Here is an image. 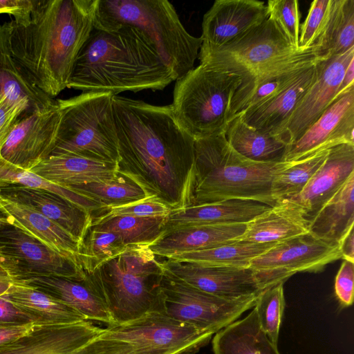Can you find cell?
I'll return each mask as SVG.
<instances>
[{
  "label": "cell",
  "instance_id": "1",
  "mask_svg": "<svg viewBox=\"0 0 354 354\" xmlns=\"http://www.w3.org/2000/svg\"><path fill=\"white\" fill-rule=\"evenodd\" d=\"M99 0H33L26 26L10 21L13 57L53 98L68 87L76 59L95 27Z\"/></svg>",
  "mask_w": 354,
  "mask_h": 354
},
{
  "label": "cell",
  "instance_id": "2",
  "mask_svg": "<svg viewBox=\"0 0 354 354\" xmlns=\"http://www.w3.org/2000/svg\"><path fill=\"white\" fill-rule=\"evenodd\" d=\"M174 81L152 44L137 28L94 27L76 59L67 88L117 95L163 90Z\"/></svg>",
  "mask_w": 354,
  "mask_h": 354
},
{
  "label": "cell",
  "instance_id": "3",
  "mask_svg": "<svg viewBox=\"0 0 354 354\" xmlns=\"http://www.w3.org/2000/svg\"><path fill=\"white\" fill-rule=\"evenodd\" d=\"M113 110L120 161L142 167L166 194L177 193L178 160H192L194 139L177 122L170 105L115 95Z\"/></svg>",
  "mask_w": 354,
  "mask_h": 354
},
{
  "label": "cell",
  "instance_id": "4",
  "mask_svg": "<svg viewBox=\"0 0 354 354\" xmlns=\"http://www.w3.org/2000/svg\"><path fill=\"white\" fill-rule=\"evenodd\" d=\"M292 162L251 160L230 145L225 133L194 140L180 207L232 199L250 200L273 207L279 204L272 194L273 178Z\"/></svg>",
  "mask_w": 354,
  "mask_h": 354
},
{
  "label": "cell",
  "instance_id": "5",
  "mask_svg": "<svg viewBox=\"0 0 354 354\" xmlns=\"http://www.w3.org/2000/svg\"><path fill=\"white\" fill-rule=\"evenodd\" d=\"M137 28L152 44L175 81L194 68L202 39L189 34L166 0H99L95 28Z\"/></svg>",
  "mask_w": 354,
  "mask_h": 354
},
{
  "label": "cell",
  "instance_id": "6",
  "mask_svg": "<svg viewBox=\"0 0 354 354\" xmlns=\"http://www.w3.org/2000/svg\"><path fill=\"white\" fill-rule=\"evenodd\" d=\"M103 266L104 274L94 279L87 277V281L106 306L114 325L158 310L160 283L150 281L162 277L163 267L149 245L129 247Z\"/></svg>",
  "mask_w": 354,
  "mask_h": 354
},
{
  "label": "cell",
  "instance_id": "7",
  "mask_svg": "<svg viewBox=\"0 0 354 354\" xmlns=\"http://www.w3.org/2000/svg\"><path fill=\"white\" fill-rule=\"evenodd\" d=\"M241 77L200 64L176 80L170 104L179 125L194 140L225 132Z\"/></svg>",
  "mask_w": 354,
  "mask_h": 354
},
{
  "label": "cell",
  "instance_id": "8",
  "mask_svg": "<svg viewBox=\"0 0 354 354\" xmlns=\"http://www.w3.org/2000/svg\"><path fill=\"white\" fill-rule=\"evenodd\" d=\"M114 95L110 91H88L57 100L62 117L51 156L75 154L120 163Z\"/></svg>",
  "mask_w": 354,
  "mask_h": 354
},
{
  "label": "cell",
  "instance_id": "9",
  "mask_svg": "<svg viewBox=\"0 0 354 354\" xmlns=\"http://www.w3.org/2000/svg\"><path fill=\"white\" fill-rule=\"evenodd\" d=\"M158 297V310L213 334L253 308L257 298L236 301L220 298L186 283L164 268Z\"/></svg>",
  "mask_w": 354,
  "mask_h": 354
},
{
  "label": "cell",
  "instance_id": "10",
  "mask_svg": "<svg viewBox=\"0 0 354 354\" xmlns=\"http://www.w3.org/2000/svg\"><path fill=\"white\" fill-rule=\"evenodd\" d=\"M213 335L156 310L132 321L108 326L101 336L126 342L145 354H194Z\"/></svg>",
  "mask_w": 354,
  "mask_h": 354
},
{
  "label": "cell",
  "instance_id": "11",
  "mask_svg": "<svg viewBox=\"0 0 354 354\" xmlns=\"http://www.w3.org/2000/svg\"><path fill=\"white\" fill-rule=\"evenodd\" d=\"M299 49L288 41L276 23L268 17L219 48L199 51L198 58L200 64L234 73L243 80L276 59Z\"/></svg>",
  "mask_w": 354,
  "mask_h": 354
},
{
  "label": "cell",
  "instance_id": "12",
  "mask_svg": "<svg viewBox=\"0 0 354 354\" xmlns=\"http://www.w3.org/2000/svg\"><path fill=\"white\" fill-rule=\"evenodd\" d=\"M0 264L12 279L57 277L82 281L87 279L76 261L11 223L0 227Z\"/></svg>",
  "mask_w": 354,
  "mask_h": 354
},
{
  "label": "cell",
  "instance_id": "13",
  "mask_svg": "<svg viewBox=\"0 0 354 354\" xmlns=\"http://www.w3.org/2000/svg\"><path fill=\"white\" fill-rule=\"evenodd\" d=\"M342 259L338 243L318 239L310 232L277 243L249 265L266 288L284 283L297 272H317Z\"/></svg>",
  "mask_w": 354,
  "mask_h": 354
},
{
  "label": "cell",
  "instance_id": "14",
  "mask_svg": "<svg viewBox=\"0 0 354 354\" xmlns=\"http://www.w3.org/2000/svg\"><path fill=\"white\" fill-rule=\"evenodd\" d=\"M320 55L314 46L281 57L241 81L231 102L230 122L238 115L261 105L285 89ZM230 123V122H229Z\"/></svg>",
  "mask_w": 354,
  "mask_h": 354
},
{
  "label": "cell",
  "instance_id": "15",
  "mask_svg": "<svg viewBox=\"0 0 354 354\" xmlns=\"http://www.w3.org/2000/svg\"><path fill=\"white\" fill-rule=\"evenodd\" d=\"M61 117L56 101L50 108L20 120L2 149V158L17 167L30 171L54 151Z\"/></svg>",
  "mask_w": 354,
  "mask_h": 354
},
{
  "label": "cell",
  "instance_id": "16",
  "mask_svg": "<svg viewBox=\"0 0 354 354\" xmlns=\"http://www.w3.org/2000/svg\"><path fill=\"white\" fill-rule=\"evenodd\" d=\"M354 58V48L315 64V78L290 118L284 140L288 146L297 140L336 100L345 71Z\"/></svg>",
  "mask_w": 354,
  "mask_h": 354
},
{
  "label": "cell",
  "instance_id": "17",
  "mask_svg": "<svg viewBox=\"0 0 354 354\" xmlns=\"http://www.w3.org/2000/svg\"><path fill=\"white\" fill-rule=\"evenodd\" d=\"M162 267L186 283L227 300L257 298L267 288L249 268L206 266L169 260Z\"/></svg>",
  "mask_w": 354,
  "mask_h": 354
},
{
  "label": "cell",
  "instance_id": "18",
  "mask_svg": "<svg viewBox=\"0 0 354 354\" xmlns=\"http://www.w3.org/2000/svg\"><path fill=\"white\" fill-rule=\"evenodd\" d=\"M346 143L354 145V86L337 97L297 140L288 146L283 162L298 161Z\"/></svg>",
  "mask_w": 354,
  "mask_h": 354
},
{
  "label": "cell",
  "instance_id": "19",
  "mask_svg": "<svg viewBox=\"0 0 354 354\" xmlns=\"http://www.w3.org/2000/svg\"><path fill=\"white\" fill-rule=\"evenodd\" d=\"M268 18L264 1L216 0L202 22L199 51L219 48L259 26Z\"/></svg>",
  "mask_w": 354,
  "mask_h": 354
},
{
  "label": "cell",
  "instance_id": "20",
  "mask_svg": "<svg viewBox=\"0 0 354 354\" xmlns=\"http://www.w3.org/2000/svg\"><path fill=\"white\" fill-rule=\"evenodd\" d=\"M104 328L84 320L71 324L37 326L0 346V354H72L99 337Z\"/></svg>",
  "mask_w": 354,
  "mask_h": 354
},
{
  "label": "cell",
  "instance_id": "21",
  "mask_svg": "<svg viewBox=\"0 0 354 354\" xmlns=\"http://www.w3.org/2000/svg\"><path fill=\"white\" fill-rule=\"evenodd\" d=\"M0 196L41 213L82 244L91 228V213L54 192L17 184L0 183Z\"/></svg>",
  "mask_w": 354,
  "mask_h": 354
},
{
  "label": "cell",
  "instance_id": "22",
  "mask_svg": "<svg viewBox=\"0 0 354 354\" xmlns=\"http://www.w3.org/2000/svg\"><path fill=\"white\" fill-rule=\"evenodd\" d=\"M353 174L354 145L333 147L304 189L288 200L302 208L309 222Z\"/></svg>",
  "mask_w": 354,
  "mask_h": 354
},
{
  "label": "cell",
  "instance_id": "23",
  "mask_svg": "<svg viewBox=\"0 0 354 354\" xmlns=\"http://www.w3.org/2000/svg\"><path fill=\"white\" fill-rule=\"evenodd\" d=\"M10 24L0 25V102L6 100L20 108L24 118L56 104L37 87L13 57L10 42Z\"/></svg>",
  "mask_w": 354,
  "mask_h": 354
},
{
  "label": "cell",
  "instance_id": "24",
  "mask_svg": "<svg viewBox=\"0 0 354 354\" xmlns=\"http://www.w3.org/2000/svg\"><path fill=\"white\" fill-rule=\"evenodd\" d=\"M316 63L303 70L277 95L261 105L238 115L257 131L277 137L285 142L287 123L315 78Z\"/></svg>",
  "mask_w": 354,
  "mask_h": 354
},
{
  "label": "cell",
  "instance_id": "25",
  "mask_svg": "<svg viewBox=\"0 0 354 354\" xmlns=\"http://www.w3.org/2000/svg\"><path fill=\"white\" fill-rule=\"evenodd\" d=\"M271 207L257 201L232 199L171 208L163 234L180 228L204 225L247 223Z\"/></svg>",
  "mask_w": 354,
  "mask_h": 354
},
{
  "label": "cell",
  "instance_id": "26",
  "mask_svg": "<svg viewBox=\"0 0 354 354\" xmlns=\"http://www.w3.org/2000/svg\"><path fill=\"white\" fill-rule=\"evenodd\" d=\"M30 171L57 185L70 188L116 178L120 173L118 162L75 155H52Z\"/></svg>",
  "mask_w": 354,
  "mask_h": 354
},
{
  "label": "cell",
  "instance_id": "27",
  "mask_svg": "<svg viewBox=\"0 0 354 354\" xmlns=\"http://www.w3.org/2000/svg\"><path fill=\"white\" fill-rule=\"evenodd\" d=\"M309 222L302 208L286 200L271 207L246 223L236 240L256 243H279L309 233Z\"/></svg>",
  "mask_w": 354,
  "mask_h": 354
},
{
  "label": "cell",
  "instance_id": "28",
  "mask_svg": "<svg viewBox=\"0 0 354 354\" xmlns=\"http://www.w3.org/2000/svg\"><path fill=\"white\" fill-rule=\"evenodd\" d=\"M0 209L9 216L11 224L72 259L83 268V244L53 221L27 206L1 196Z\"/></svg>",
  "mask_w": 354,
  "mask_h": 354
},
{
  "label": "cell",
  "instance_id": "29",
  "mask_svg": "<svg viewBox=\"0 0 354 354\" xmlns=\"http://www.w3.org/2000/svg\"><path fill=\"white\" fill-rule=\"evenodd\" d=\"M245 227L246 223H234L180 228L162 234L149 247L155 256L167 258L232 242L243 234Z\"/></svg>",
  "mask_w": 354,
  "mask_h": 354
},
{
  "label": "cell",
  "instance_id": "30",
  "mask_svg": "<svg viewBox=\"0 0 354 354\" xmlns=\"http://www.w3.org/2000/svg\"><path fill=\"white\" fill-rule=\"evenodd\" d=\"M14 281L34 287L77 310L86 320L113 326L106 306L95 290L85 281L57 277H28Z\"/></svg>",
  "mask_w": 354,
  "mask_h": 354
},
{
  "label": "cell",
  "instance_id": "31",
  "mask_svg": "<svg viewBox=\"0 0 354 354\" xmlns=\"http://www.w3.org/2000/svg\"><path fill=\"white\" fill-rule=\"evenodd\" d=\"M4 297L37 326L71 324L86 320L77 310L34 287L13 280Z\"/></svg>",
  "mask_w": 354,
  "mask_h": 354
},
{
  "label": "cell",
  "instance_id": "32",
  "mask_svg": "<svg viewBox=\"0 0 354 354\" xmlns=\"http://www.w3.org/2000/svg\"><path fill=\"white\" fill-rule=\"evenodd\" d=\"M212 348L214 354H280L261 328L254 308L216 333Z\"/></svg>",
  "mask_w": 354,
  "mask_h": 354
},
{
  "label": "cell",
  "instance_id": "33",
  "mask_svg": "<svg viewBox=\"0 0 354 354\" xmlns=\"http://www.w3.org/2000/svg\"><path fill=\"white\" fill-rule=\"evenodd\" d=\"M354 174L309 221L314 236L338 243L354 225Z\"/></svg>",
  "mask_w": 354,
  "mask_h": 354
},
{
  "label": "cell",
  "instance_id": "34",
  "mask_svg": "<svg viewBox=\"0 0 354 354\" xmlns=\"http://www.w3.org/2000/svg\"><path fill=\"white\" fill-rule=\"evenodd\" d=\"M225 136L230 145L237 153L256 162H283L288 147L282 140L250 127L240 115L230 122Z\"/></svg>",
  "mask_w": 354,
  "mask_h": 354
},
{
  "label": "cell",
  "instance_id": "35",
  "mask_svg": "<svg viewBox=\"0 0 354 354\" xmlns=\"http://www.w3.org/2000/svg\"><path fill=\"white\" fill-rule=\"evenodd\" d=\"M315 46L321 58L339 55L354 48V0H331L324 26Z\"/></svg>",
  "mask_w": 354,
  "mask_h": 354
},
{
  "label": "cell",
  "instance_id": "36",
  "mask_svg": "<svg viewBox=\"0 0 354 354\" xmlns=\"http://www.w3.org/2000/svg\"><path fill=\"white\" fill-rule=\"evenodd\" d=\"M277 243H256L235 240L212 248L177 254L169 261L206 266L249 268L250 261Z\"/></svg>",
  "mask_w": 354,
  "mask_h": 354
},
{
  "label": "cell",
  "instance_id": "37",
  "mask_svg": "<svg viewBox=\"0 0 354 354\" xmlns=\"http://www.w3.org/2000/svg\"><path fill=\"white\" fill-rule=\"evenodd\" d=\"M69 189L103 203L106 208L145 199L155 195L130 176L127 178L118 176L109 180L89 183Z\"/></svg>",
  "mask_w": 354,
  "mask_h": 354
},
{
  "label": "cell",
  "instance_id": "38",
  "mask_svg": "<svg viewBox=\"0 0 354 354\" xmlns=\"http://www.w3.org/2000/svg\"><path fill=\"white\" fill-rule=\"evenodd\" d=\"M167 216H120L93 226L116 233L127 247L150 245L163 234Z\"/></svg>",
  "mask_w": 354,
  "mask_h": 354
},
{
  "label": "cell",
  "instance_id": "39",
  "mask_svg": "<svg viewBox=\"0 0 354 354\" xmlns=\"http://www.w3.org/2000/svg\"><path fill=\"white\" fill-rule=\"evenodd\" d=\"M0 183L17 184L52 192L89 213L106 207L103 203L95 199L49 182L32 171L17 167L2 157L0 158Z\"/></svg>",
  "mask_w": 354,
  "mask_h": 354
},
{
  "label": "cell",
  "instance_id": "40",
  "mask_svg": "<svg viewBox=\"0 0 354 354\" xmlns=\"http://www.w3.org/2000/svg\"><path fill=\"white\" fill-rule=\"evenodd\" d=\"M329 149L292 162L275 174L272 183V194L277 203L298 195L304 189L325 161Z\"/></svg>",
  "mask_w": 354,
  "mask_h": 354
},
{
  "label": "cell",
  "instance_id": "41",
  "mask_svg": "<svg viewBox=\"0 0 354 354\" xmlns=\"http://www.w3.org/2000/svg\"><path fill=\"white\" fill-rule=\"evenodd\" d=\"M91 229L87 242L83 244L82 251V264L86 274H94L129 248L115 232L95 227Z\"/></svg>",
  "mask_w": 354,
  "mask_h": 354
},
{
  "label": "cell",
  "instance_id": "42",
  "mask_svg": "<svg viewBox=\"0 0 354 354\" xmlns=\"http://www.w3.org/2000/svg\"><path fill=\"white\" fill-rule=\"evenodd\" d=\"M283 283L281 282L264 289L257 297L254 306L261 328L275 344H277L286 304Z\"/></svg>",
  "mask_w": 354,
  "mask_h": 354
},
{
  "label": "cell",
  "instance_id": "43",
  "mask_svg": "<svg viewBox=\"0 0 354 354\" xmlns=\"http://www.w3.org/2000/svg\"><path fill=\"white\" fill-rule=\"evenodd\" d=\"M268 17L279 26L288 41L299 48L301 13L297 0H269Z\"/></svg>",
  "mask_w": 354,
  "mask_h": 354
},
{
  "label": "cell",
  "instance_id": "44",
  "mask_svg": "<svg viewBox=\"0 0 354 354\" xmlns=\"http://www.w3.org/2000/svg\"><path fill=\"white\" fill-rule=\"evenodd\" d=\"M171 207L163 203L155 194L145 199L129 203L110 206L103 210L104 214L93 219L92 225H97L107 220L120 216H167Z\"/></svg>",
  "mask_w": 354,
  "mask_h": 354
},
{
  "label": "cell",
  "instance_id": "45",
  "mask_svg": "<svg viewBox=\"0 0 354 354\" xmlns=\"http://www.w3.org/2000/svg\"><path fill=\"white\" fill-rule=\"evenodd\" d=\"M331 0H315L310 3L304 22L300 26L299 48L308 49L315 46L324 26Z\"/></svg>",
  "mask_w": 354,
  "mask_h": 354
},
{
  "label": "cell",
  "instance_id": "46",
  "mask_svg": "<svg viewBox=\"0 0 354 354\" xmlns=\"http://www.w3.org/2000/svg\"><path fill=\"white\" fill-rule=\"evenodd\" d=\"M72 354H145L126 342L101 335Z\"/></svg>",
  "mask_w": 354,
  "mask_h": 354
},
{
  "label": "cell",
  "instance_id": "47",
  "mask_svg": "<svg viewBox=\"0 0 354 354\" xmlns=\"http://www.w3.org/2000/svg\"><path fill=\"white\" fill-rule=\"evenodd\" d=\"M353 279L354 262L343 259L335 281V293L342 307L353 304Z\"/></svg>",
  "mask_w": 354,
  "mask_h": 354
},
{
  "label": "cell",
  "instance_id": "48",
  "mask_svg": "<svg viewBox=\"0 0 354 354\" xmlns=\"http://www.w3.org/2000/svg\"><path fill=\"white\" fill-rule=\"evenodd\" d=\"M24 118L23 111L6 100L0 102V158L1 153L15 124Z\"/></svg>",
  "mask_w": 354,
  "mask_h": 354
},
{
  "label": "cell",
  "instance_id": "49",
  "mask_svg": "<svg viewBox=\"0 0 354 354\" xmlns=\"http://www.w3.org/2000/svg\"><path fill=\"white\" fill-rule=\"evenodd\" d=\"M31 324L33 323L28 315L8 301L3 295L0 296V328Z\"/></svg>",
  "mask_w": 354,
  "mask_h": 354
},
{
  "label": "cell",
  "instance_id": "50",
  "mask_svg": "<svg viewBox=\"0 0 354 354\" xmlns=\"http://www.w3.org/2000/svg\"><path fill=\"white\" fill-rule=\"evenodd\" d=\"M33 0H0V14L14 17L16 24L26 26L30 20Z\"/></svg>",
  "mask_w": 354,
  "mask_h": 354
},
{
  "label": "cell",
  "instance_id": "51",
  "mask_svg": "<svg viewBox=\"0 0 354 354\" xmlns=\"http://www.w3.org/2000/svg\"><path fill=\"white\" fill-rule=\"evenodd\" d=\"M35 325L33 324L19 326L0 328V346L16 339L30 332Z\"/></svg>",
  "mask_w": 354,
  "mask_h": 354
},
{
  "label": "cell",
  "instance_id": "52",
  "mask_svg": "<svg viewBox=\"0 0 354 354\" xmlns=\"http://www.w3.org/2000/svg\"><path fill=\"white\" fill-rule=\"evenodd\" d=\"M342 259L354 262V230L351 227L339 242Z\"/></svg>",
  "mask_w": 354,
  "mask_h": 354
},
{
  "label": "cell",
  "instance_id": "53",
  "mask_svg": "<svg viewBox=\"0 0 354 354\" xmlns=\"http://www.w3.org/2000/svg\"><path fill=\"white\" fill-rule=\"evenodd\" d=\"M353 86H354V58L351 60L345 69L336 99Z\"/></svg>",
  "mask_w": 354,
  "mask_h": 354
},
{
  "label": "cell",
  "instance_id": "54",
  "mask_svg": "<svg viewBox=\"0 0 354 354\" xmlns=\"http://www.w3.org/2000/svg\"><path fill=\"white\" fill-rule=\"evenodd\" d=\"M13 283V279L7 270L0 264V296L4 295Z\"/></svg>",
  "mask_w": 354,
  "mask_h": 354
},
{
  "label": "cell",
  "instance_id": "55",
  "mask_svg": "<svg viewBox=\"0 0 354 354\" xmlns=\"http://www.w3.org/2000/svg\"><path fill=\"white\" fill-rule=\"evenodd\" d=\"M10 223L9 216L0 209V227Z\"/></svg>",
  "mask_w": 354,
  "mask_h": 354
}]
</instances>
